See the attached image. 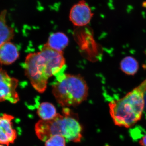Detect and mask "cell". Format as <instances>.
Instances as JSON below:
<instances>
[{"label":"cell","mask_w":146,"mask_h":146,"mask_svg":"<svg viewBox=\"0 0 146 146\" xmlns=\"http://www.w3.org/2000/svg\"><path fill=\"white\" fill-rule=\"evenodd\" d=\"M65 65L63 52L51 49L45 44L40 51L27 55L24 68L33 88L43 93L46 89L48 79L58 74Z\"/></svg>","instance_id":"obj_1"},{"label":"cell","mask_w":146,"mask_h":146,"mask_svg":"<svg viewBox=\"0 0 146 146\" xmlns=\"http://www.w3.org/2000/svg\"><path fill=\"white\" fill-rule=\"evenodd\" d=\"M146 93V79L124 97L109 104L110 115L115 125L130 127L141 120Z\"/></svg>","instance_id":"obj_2"},{"label":"cell","mask_w":146,"mask_h":146,"mask_svg":"<svg viewBox=\"0 0 146 146\" xmlns=\"http://www.w3.org/2000/svg\"><path fill=\"white\" fill-rule=\"evenodd\" d=\"M63 115L57 114L52 119L40 120L35 126L36 136L41 141L46 142L56 135L63 136L68 141L75 143L81 141L82 129L78 117L68 108H63Z\"/></svg>","instance_id":"obj_3"},{"label":"cell","mask_w":146,"mask_h":146,"mask_svg":"<svg viewBox=\"0 0 146 146\" xmlns=\"http://www.w3.org/2000/svg\"><path fill=\"white\" fill-rule=\"evenodd\" d=\"M52 85V94L62 106H76L87 99L89 88L80 75L61 74Z\"/></svg>","instance_id":"obj_4"},{"label":"cell","mask_w":146,"mask_h":146,"mask_svg":"<svg viewBox=\"0 0 146 146\" xmlns=\"http://www.w3.org/2000/svg\"><path fill=\"white\" fill-rule=\"evenodd\" d=\"M18 85L17 79L10 76L5 70L0 68V102L17 103L20 100L16 91Z\"/></svg>","instance_id":"obj_5"},{"label":"cell","mask_w":146,"mask_h":146,"mask_svg":"<svg viewBox=\"0 0 146 146\" xmlns=\"http://www.w3.org/2000/svg\"><path fill=\"white\" fill-rule=\"evenodd\" d=\"M93 16L94 13L86 2L84 0H80L72 7L69 18L74 25L82 27L90 23Z\"/></svg>","instance_id":"obj_6"},{"label":"cell","mask_w":146,"mask_h":146,"mask_svg":"<svg viewBox=\"0 0 146 146\" xmlns=\"http://www.w3.org/2000/svg\"><path fill=\"white\" fill-rule=\"evenodd\" d=\"M14 117L7 114L0 115V144L9 146L17 138L16 131L13 127Z\"/></svg>","instance_id":"obj_7"},{"label":"cell","mask_w":146,"mask_h":146,"mask_svg":"<svg viewBox=\"0 0 146 146\" xmlns=\"http://www.w3.org/2000/svg\"><path fill=\"white\" fill-rule=\"evenodd\" d=\"M17 47L11 42L5 43L0 47V64L10 65L19 58Z\"/></svg>","instance_id":"obj_8"},{"label":"cell","mask_w":146,"mask_h":146,"mask_svg":"<svg viewBox=\"0 0 146 146\" xmlns=\"http://www.w3.org/2000/svg\"><path fill=\"white\" fill-rule=\"evenodd\" d=\"M7 10L4 9L0 12V47L6 42H10L15 35L13 28L7 23Z\"/></svg>","instance_id":"obj_9"},{"label":"cell","mask_w":146,"mask_h":146,"mask_svg":"<svg viewBox=\"0 0 146 146\" xmlns=\"http://www.w3.org/2000/svg\"><path fill=\"white\" fill-rule=\"evenodd\" d=\"M68 44L69 39L66 35L62 32H56L50 35L45 45L51 49L63 52Z\"/></svg>","instance_id":"obj_10"},{"label":"cell","mask_w":146,"mask_h":146,"mask_svg":"<svg viewBox=\"0 0 146 146\" xmlns=\"http://www.w3.org/2000/svg\"><path fill=\"white\" fill-rule=\"evenodd\" d=\"M120 69L126 74L133 76L138 72L139 63L136 58L131 56L124 58L120 64Z\"/></svg>","instance_id":"obj_11"},{"label":"cell","mask_w":146,"mask_h":146,"mask_svg":"<svg viewBox=\"0 0 146 146\" xmlns=\"http://www.w3.org/2000/svg\"><path fill=\"white\" fill-rule=\"evenodd\" d=\"M37 112L39 117L44 121L52 119L57 115L56 108L54 105L47 102L39 104Z\"/></svg>","instance_id":"obj_12"},{"label":"cell","mask_w":146,"mask_h":146,"mask_svg":"<svg viewBox=\"0 0 146 146\" xmlns=\"http://www.w3.org/2000/svg\"><path fill=\"white\" fill-rule=\"evenodd\" d=\"M45 146H66L65 138L61 135H54L46 141Z\"/></svg>","instance_id":"obj_13"},{"label":"cell","mask_w":146,"mask_h":146,"mask_svg":"<svg viewBox=\"0 0 146 146\" xmlns=\"http://www.w3.org/2000/svg\"><path fill=\"white\" fill-rule=\"evenodd\" d=\"M141 146H146V134L139 141Z\"/></svg>","instance_id":"obj_14"},{"label":"cell","mask_w":146,"mask_h":146,"mask_svg":"<svg viewBox=\"0 0 146 146\" xmlns=\"http://www.w3.org/2000/svg\"><path fill=\"white\" fill-rule=\"evenodd\" d=\"M0 146H4L3 145H1V144H0Z\"/></svg>","instance_id":"obj_15"}]
</instances>
